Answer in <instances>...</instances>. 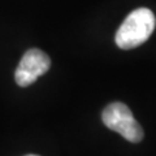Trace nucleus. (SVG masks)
<instances>
[{"instance_id": "7ed1b4c3", "label": "nucleus", "mask_w": 156, "mask_h": 156, "mask_svg": "<svg viewBox=\"0 0 156 156\" xmlns=\"http://www.w3.org/2000/svg\"><path fill=\"white\" fill-rule=\"evenodd\" d=\"M50 66L51 60L47 53L38 48H31L23 53L16 69V73H14L16 83L21 87L30 86L41 76L47 73Z\"/></svg>"}, {"instance_id": "20e7f679", "label": "nucleus", "mask_w": 156, "mask_h": 156, "mask_svg": "<svg viewBox=\"0 0 156 156\" xmlns=\"http://www.w3.org/2000/svg\"><path fill=\"white\" fill-rule=\"evenodd\" d=\"M26 156H38V155H26Z\"/></svg>"}, {"instance_id": "f257e3e1", "label": "nucleus", "mask_w": 156, "mask_h": 156, "mask_svg": "<svg viewBox=\"0 0 156 156\" xmlns=\"http://www.w3.org/2000/svg\"><path fill=\"white\" fill-rule=\"evenodd\" d=\"M156 18L148 8H138L129 13L116 33V44L121 50H133L147 41L154 33Z\"/></svg>"}, {"instance_id": "f03ea898", "label": "nucleus", "mask_w": 156, "mask_h": 156, "mask_svg": "<svg viewBox=\"0 0 156 156\" xmlns=\"http://www.w3.org/2000/svg\"><path fill=\"white\" fill-rule=\"evenodd\" d=\"M101 120L108 129L122 135L131 143H138L143 139V130L138 121L134 119L129 107L115 101L108 104L101 113Z\"/></svg>"}]
</instances>
